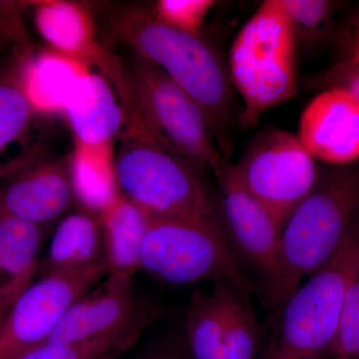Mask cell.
Here are the masks:
<instances>
[{"instance_id": "1", "label": "cell", "mask_w": 359, "mask_h": 359, "mask_svg": "<svg viewBox=\"0 0 359 359\" xmlns=\"http://www.w3.org/2000/svg\"><path fill=\"white\" fill-rule=\"evenodd\" d=\"M113 33L137 56L159 67L205 113L222 154L229 150L233 118L231 81L219 54L200 35L182 32L141 8L118 11Z\"/></svg>"}, {"instance_id": "2", "label": "cell", "mask_w": 359, "mask_h": 359, "mask_svg": "<svg viewBox=\"0 0 359 359\" xmlns=\"http://www.w3.org/2000/svg\"><path fill=\"white\" fill-rule=\"evenodd\" d=\"M358 219V170L339 168L320 176L283 224L280 273L268 290L271 301L285 304L304 278L334 256Z\"/></svg>"}, {"instance_id": "3", "label": "cell", "mask_w": 359, "mask_h": 359, "mask_svg": "<svg viewBox=\"0 0 359 359\" xmlns=\"http://www.w3.org/2000/svg\"><path fill=\"white\" fill-rule=\"evenodd\" d=\"M297 36L283 0H266L238 32L230 52L231 81L242 97L238 121L252 127L297 91Z\"/></svg>"}, {"instance_id": "4", "label": "cell", "mask_w": 359, "mask_h": 359, "mask_svg": "<svg viewBox=\"0 0 359 359\" xmlns=\"http://www.w3.org/2000/svg\"><path fill=\"white\" fill-rule=\"evenodd\" d=\"M359 273V219L334 256L283 304L271 341L295 359H330L347 290Z\"/></svg>"}, {"instance_id": "5", "label": "cell", "mask_w": 359, "mask_h": 359, "mask_svg": "<svg viewBox=\"0 0 359 359\" xmlns=\"http://www.w3.org/2000/svg\"><path fill=\"white\" fill-rule=\"evenodd\" d=\"M185 160L136 139L116 157V184L148 219H190L221 226L202 182Z\"/></svg>"}, {"instance_id": "6", "label": "cell", "mask_w": 359, "mask_h": 359, "mask_svg": "<svg viewBox=\"0 0 359 359\" xmlns=\"http://www.w3.org/2000/svg\"><path fill=\"white\" fill-rule=\"evenodd\" d=\"M140 269L171 285L226 283L248 297L256 287L229 250L221 226L190 219H148Z\"/></svg>"}, {"instance_id": "7", "label": "cell", "mask_w": 359, "mask_h": 359, "mask_svg": "<svg viewBox=\"0 0 359 359\" xmlns=\"http://www.w3.org/2000/svg\"><path fill=\"white\" fill-rule=\"evenodd\" d=\"M131 84L139 116L158 145L205 165L216 177L226 169L229 164L205 113L164 71L138 56L132 68Z\"/></svg>"}, {"instance_id": "8", "label": "cell", "mask_w": 359, "mask_h": 359, "mask_svg": "<svg viewBox=\"0 0 359 359\" xmlns=\"http://www.w3.org/2000/svg\"><path fill=\"white\" fill-rule=\"evenodd\" d=\"M235 168L245 188L283 226L320 179L314 158L297 135L278 129L259 134Z\"/></svg>"}, {"instance_id": "9", "label": "cell", "mask_w": 359, "mask_h": 359, "mask_svg": "<svg viewBox=\"0 0 359 359\" xmlns=\"http://www.w3.org/2000/svg\"><path fill=\"white\" fill-rule=\"evenodd\" d=\"M105 275V259L89 268L45 275L0 318V359H20L42 346L66 311Z\"/></svg>"}, {"instance_id": "10", "label": "cell", "mask_w": 359, "mask_h": 359, "mask_svg": "<svg viewBox=\"0 0 359 359\" xmlns=\"http://www.w3.org/2000/svg\"><path fill=\"white\" fill-rule=\"evenodd\" d=\"M245 297L226 283L195 295L186 318L191 359H256L259 328Z\"/></svg>"}, {"instance_id": "11", "label": "cell", "mask_w": 359, "mask_h": 359, "mask_svg": "<svg viewBox=\"0 0 359 359\" xmlns=\"http://www.w3.org/2000/svg\"><path fill=\"white\" fill-rule=\"evenodd\" d=\"M216 178L233 240L263 273L269 290L280 273L283 226L245 188L233 165H228Z\"/></svg>"}, {"instance_id": "12", "label": "cell", "mask_w": 359, "mask_h": 359, "mask_svg": "<svg viewBox=\"0 0 359 359\" xmlns=\"http://www.w3.org/2000/svg\"><path fill=\"white\" fill-rule=\"evenodd\" d=\"M135 309L132 276L108 275L102 285L70 306L44 344L67 346L111 335L134 334L130 325Z\"/></svg>"}, {"instance_id": "13", "label": "cell", "mask_w": 359, "mask_h": 359, "mask_svg": "<svg viewBox=\"0 0 359 359\" xmlns=\"http://www.w3.org/2000/svg\"><path fill=\"white\" fill-rule=\"evenodd\" d=\"M297 138L313 158L346 165L359 158V100L347 90H323L302 111Z\"/></svg>"}, {"instance_id": "14", "label": "cell", "mask_w": 359, "mask_h": 359, "mask_svg": "<svg viewBox=\"0 0 359 359\" xmlns=\"http://www.w3.org/2000/svg\"><path fill=\"white\" fill-rule=\"evenodd\" d=\"M73 196L70 172L63 165H26L0 189V212L41 228L69 208Z\"/></svg>"}, {"instance_id": "15", "label": "cell", "mask_w": 359, "mask_h": 359, "mask_svg": "<svg viewBox=\"0 0 359 359\" xmlns=\"http://www.w3.org/2000/svg\"><path fill=\"white\" fill-rule=\"evenodd\" d=\"M63 111L77 143L83 145L110 144L124 120L109 82L95 73L85 75Z\"/></svg>"}, {"instance_id": "16", "label": "cell", "mask_w": 359, "mask_h": 359, "mask_svg": "<svg viewBox=\"0 0 359 359\" xmlns=\"http://www.w3.org/2000/svg\"><path fill=\"white\" fill-rule=\"evenodd\" d=\"M86 65L54 50L28 59L18 73L20 83L34 110H65L88 73Z\"/></svg>"}, {"instance_id": "17", "label": "cell", "mask_w": 359, "mask_h": 359, "mask_svg": "<svg viewBox=\"0 0 359 359\" xmlns=\"http://www.w3.org/2000/svg\"><path fill=\"white\" fill-rule=\"evenodd\" d=\"M102 230L104 259L109 275L132 276L140 269L148 217L122 194L99 214Z\"/></svg>"}, {"instance_id": "18", "label": "cell", "mask_w": 359, "mask_h": 359, "mask_svg": "<svg viewBox=\"0 0 359 359\" xmlns=\"http://www.w3.org/2000/svg\"><path fill=\"white\" fill-rule=\"evenodd\" d=\"M35 22L40 34L55 51L81 61H105L98 52L94 28L86 9L67 1H43L36 4Z\"/></svg>"}, {"instance_id": "19", "label": "cell", "mask_w": 359, "mask_h": 359, "mask_svg": "<svg viewBox=\"0 0 359 359\" xmlns=\"http://www.w3.org/2000/svg\"><path fill=\"white\" fill-rule=\"evenodd\" d=\"M102 230L99 219L88 214L66 217L52 238L45 262L47 273L83 269L104 261Z\"/></svg>"}, {"instance_id": "20", "label": "cell", "mask_w": 359, "mask_h": 359, "mask_svg": "<svg viewBox=\"0 0 359 359\" xmlns=\"http://www.w3.org/2000/svg\"><path fill=\"white\" fill-rule=\"evenodd\" d=\"M69 172L74 196L90 211L100 214L118 195L110 144L77 143Z\"/></svg>"}, {"instance_id": "21", "label": "cell", "mask_w": 359, "mask_h": 359, "mask_svg": "<svg viewBox=\"0 0 359 359\" xmlns=\"http://www.w3.org/2000/svg\"><path fill=\"white\" fill-rule=\"evenodd\" d=\"M41 241L39 226L0 212V271L8 280L30 283Z\"/></svg>"}, {"instance_id": "22", "label": "cell", "mask_w": 359, "mask_h": 359, "mask_svg": "<svg viewBox=\"0 0 359 359\" xmlns=\"http://www.w3.org/2000/svg\"><path fill=\"white\" fill-rule=\"evenodd\" d=\"M33 111L18 76L0 77V153L25 131ZM18 169L0 164V179Z\"/></svg>"}, {"instance_id": "23", "label": "cell", "mask_w": 359, "mask_h": 359, "mask_svg": "<svg viewBox=\"0 0 359 359\" xmlns=\"http://www.w3.org/2000/svg\"><path fill=\"white\" fill-rule=\"evenodd\" d=\"M133 337L134 334L111 335L67 346L43 344L20 359H99L128 346Z\"/></svg>"}, {"instance_id": "24", "label": "cell", "mask_w": 359, "mask_h": 359, "mask_svg": "<svg viewBox=\"0 0 359 359\" xmlns=\"http://www.w3.org/2000/svg\"><path fill=\"white\" fill-rule=\"evenodd\" d=\"M297 32V39H320L330 27L335 2L327 0H283Z\"/></svg>"}, {"instance_id": "25", "label": "cell", "mask_w": 359, "mask_h": 359, "mask_svg": "<svg viewBox=\"0 0 359 359\" xmlns=\"http://www.w3.org/2000/svg\"><path fill=\"white\" fill-rule=\"evenodd\" d=\"M332 359H359V273L346 292Z\"/></svg>"}, {"instance_id": "26", "label": "cell", "mask_w": 359, "mask_h": 359, "mask_svg": "<svg viewBox=\"0 0 359 359\" xmlns=\"http://www.w3.org/2000/svg\"><path fill=\"white\" fill-rule=\"evenodd\" d=\"M214 6L211 0H162L156 6L154 14L172 27L200 35L205 18Z\"/></svg>"}, {"instance_id": "27", "label": "cell", "mask_w": 359, "mask_h": 359, "mask_svg": "<svg viewBox=\"0 0 359 359\" xmlns=\"http://www.w3.org/2000/svg\"><path fill=\"white\" fill-rule=\"evenodd\" d=\"M28 2L0 1V49L11 43L22 44L27 40L23 25V11Z\"/></svg>"}, {"instance_id": "28", "label": "cell", "mask_w": 359, "mask_h": 359, "mask_svg": "<svg viewBox=\"0 0 359 359\" xmlns=\"http://www.w3.org/2000/svg\"><path fill=\"white\" fill-rule=\"evenodd\" d=\"M309 86L316 88H344L359 100V65L339 61L318 76L311 78Z\"/></svg>"}, {"instance_id": "29", "label": "cell", "mask_w": 359, "mask_h": 359, "mask_svg": "<svg viewBox=\"0 0 359 359\" xmlns=\"http://www.w3.org/2000/svg\"><path fill=\"white\" fill-rule=\"evenodd\" d=\"M136 359H191L186 346L173 342H163L142 353Z\"/></svg>"}, {"instance_id": "30", "label": "cell", "mask_w": 359, "mask_h": 359, "mask_svg": "<svg viewBox=\"0 0 359 359\" xmlns=\"http://www.w3.org/2000/svg\"><path fill=\"white\" fill-rule=\"evenodd\" d=\"M29 285V283L13 280L0 283V318L13 306V302Z\"/></svg>"}, {"instance_id": "31", "label": "cell", "mask_w": 359, "mask_h": 359, "mask_svg": "<svg viewBox=\"0 0 359 359\" xmlns=\"http://www.w3.org/2000/svg\"><path fill=\"white\" fill-rule=\"evenodd\" d=\"M340 61L359 65V13L356 14L347 32L344 58Z\"/></svg>"}, {"instance_id": "32", "label": "cell", "mask_w": 359, "mask_h": 359, "mask_svg": "<svg viewBox=\"0 0 359 359\" xmlns=\"http://www.w3.org/2000/svg\"><path fill=\"white\" fill-rule=\"evenodd\" d=\"M264 359H295L290 356L289 354L283 353L273 341H269L268 348H266V354Z\"/></svg>"}, {"instance_id": "33", "label": "cell", "mask_w": 359, "mask_h": 359, "mask_svg": "<svg viewBox=\"0 0 359 359\" xmlns=\"http://www.w3.org/2000/svg\"><path fill=\"white\" fill-rule=\"evenodd\" d=\"M118 353H119V351H114V353L106 354V355L99 359H118Z\"/></svg>"}]
</instances>
